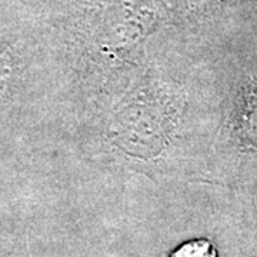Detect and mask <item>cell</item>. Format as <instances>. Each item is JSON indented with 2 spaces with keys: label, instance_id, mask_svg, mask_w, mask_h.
<instances>
[{
  "label": "cell",
  "instance_id": "6da1fadb",
  "mask_svg": "<svg viewBox=\"0 0 257 257\" xmlns=\"http://www.w3.org/2000/svg\"><path fill=\"white\" fill-rule=\"evenodd\" d=\"M170 257H217V251L210 240L194 239L176 248Z\"/></svg>",
  "mask_w": 257,
  "mask_h": 257
}]
</instances>
